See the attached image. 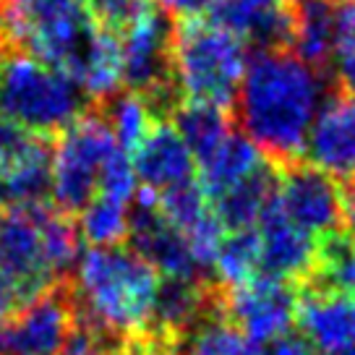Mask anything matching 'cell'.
I'll return each instance as SVG.
<instances>
[{"mask_svg": "<svg viewBox=\"0 0 355 355\" xmlns=\"http://www.w3.org/2000/svg\"><path fill=\"white\" fill-rule=\"evenodd\" d=\"M329 94L324 71L309 66L288 47L259 50L248 58L235 97L241 133L279 165L303 157L313 118Z\"/></svg>", "mask_w": 355, "mask_h": 355, "instance_id": "6da1fadb", "label": "cell"}, {"mask_svg": "<svg viewBox=\"0 0 355 355\" xmlns=\"http://www.w3.org/2000/svg\"><path fill=\"white\" fill-rule=\"evenodd\" d=\"M159 275L133 248H87L73 269L76 316L107 343L146 337Z\"/></svg>", "mask_w": 355, "mask_h": 355, "instance_id": "7a4b0ae2", "label": "cell"}, {"mask_svg": "<svg viewBox=\"0 0 355 355\" xmlns=\"http://www.w3.org/2000/svg\"><path fill=\"white\" fill-rule=\"evenodd\" d=\"M170 66L180 100L227 110L248 66V44L207 16L186 19L173 29Z\"/></svg>", "mask_w": 355, "mask_h": 355, "instance_id": "3957f363", "label": "cell"}, {"mask_svg": "<svg viewBox=\"0 0 355 355\" xmlns=\"http://www.w3.org/2000/svg\"><path fill=\"white\" fill-rule=\"evenodd\" d=\"M87 105L68 73L16 47L0 50V118L47 136L73 125L87 115Z\"/></svg>", "mask_w": 355, "mask_h": 355, "instance_id": "277c9868", "label": "cell"}, {"mask_svg": "<svg viewBox=\"0 0 355 355\" xmlns=\"http://www.w3.org/2000/svg\"><path fill=\"white\" fill-rule=\"evenodd\" d=\"M71 275V254L55 207L0 209V277L21 303L60 288Z\"/></svg>", "mask_w": 355, "mask_h": 355, "instance_id": "5b68a950", "label": "cell"}, {"mask_svg": "<svg viewBox=\"0 0 355 355\" xmlns=\"http://www.w3.org/2000/svg\"><path fill=\"white\" fill-rule=\"evenodd\" d=\"M123 55V84L144 94L159 118L173 110L180 97L173 87V29L155 0H136L128 19L115 29Z\"/></svg>", "mask_w": 355, "mask_h": 355, "instance_id": "8992f818", "label": "cell"}, {"mask_svg": "<svg viewBox=\"0 0 355 355\" xmlns=\"http://www.w3.org/2000/svg\"><path fill=\"white\" fill-rule=\"evenodd\" d=\"M115 146L118 144L100 112H87L58 133L50 162V196L55 209L78 214L97 196L102 167Z\"/></svg>", "mask_w": 355, "mask_h": 355, "instance_id": "52a82bcc", "label": "cell"}, {"mask_svg": "<svg viewBox=\"0 0 355 355\" xmlns=\"http://www.w3.org/2000/svg\"><path fill=\"white\" fill-rule=\"evenodd\" d=\"M279 211L313 241H327L340 233L343 225V191L340 183L316 167L293 162L277 170Z\"/></svg>", "mask_w": 355, "mask_h": 355, "instance_id": "ba28073f", "label": "cell"}, {"mask_svg": "<svg viewBox=\"0 0 355 355\" xmlns=\"http://www.w3.org/2000/svg\"><path fill=\"white\" fill-rule=\"evenodd\" d=\"M53 149L44 136L0 118V209L44 204Z\"/></svg>", "mask_w": 355, "mask_h": 355, "instance_id": "9c48e42d", "label": "cell"}, {"mask_svg": "<svg viewBox=\"0 0 355 355\" xmlns=\"http://www.w3.org/2000/svg\"><path fill=\"white\" fill-rule=\"evenodd\" d=\"M128 241L133 251L165 279H189V282H207L209 275L204 272L199 259L191 251L186 235L175 230L162 217L157 199L146 191H139L131 207V227Z\"/></svg>", "mask_w": 355, "mask_h": 355, "instance_id": "30bf717a", "label": "cell"}, {"mask_svg": "<svg viewBox=\"0 0 355 355\" xmlns=\"http://www.w3.org/2000/svg\"><path fill=\"white\" fill-rule=\"evenodd\" d=\"M220 309L248 343H269L293 332L298 295L288 282L261 275L241 288L220 290Z\"/></svg>", "mask_w": 355, "mask_h": 355, "instance_id": "8fae6325", "label": "cell"}, {"mask_svg": "<svg viewBox=\"0 0 355 355\" xmlns=\"http://www.w3.org/2000/svg\"><path fill=\"white\" fill-rule=\"evenodd\" d=\"M76 324V306L68 288H53L26 300L0 327L6 355H63Z\"/></svg>", "mask_w": 355, "mask_h": 355, "instance_id": "7c38bea8", "label": "cell"}, {"mask_svg": "<svg viewBox=\"0 0 355 355\" xmlns=\"http://www.w3.org/2000/svg\"><path fill=\"white\" fill-rule=\"evenodd\" d=\"M306 165L337 183H355V97L327 94L306 139Z\"/></svg>", "mask_w": 355, "mask_h": 355, "instance_id": "4fadbf2b", "label": "cell"}, {"mask_svg": "<svg viewBox=\"0 0 355 355\" xmlns=\"http://www.w3.org/2000/svg\"><path fill=\"white\" fill-rule=\"evenodd\" d=\"M259 238V259L261 275L279 282L313 279L319 269V241L303 233L279 211L277 201H272L254 227Z\"/></svg>", "mask_w": 355, "mask_h": 355, "instance_id": "5bb4252c", "label": "cell"}, {"mask_svg": "<svg viewBox=\"0 0 355 355\" xmlns=\"http://www.w3.org/2000/svg\"><path fill=\"white\" fill-rule=\"evenodd\" d=\"M295 322L313 355L355 350V298L329 288H311L298 298Z\"/></svg>", "mask_w": 355, "mask_h": 355, "instance_id": "9a60e30c", "label": "cell"}, {"mask_svg": "<svg viewBox=\"0 0 355 355\" xmlns=\"http://www.w3.org/2000/svg\"><path fill=\"white\" fill-rule=\"evenodd\" d=\"M131 162L139 189L152 196L191 183L196 175V157L167 118L152 125L144 141L131 152Z\"/></svg>", "mask_w": 355, "mask_h": 355, "instance_id": "2e32d148", "label": "cell"}, {"mask_svg": "<svg viewBox=\"0 0 355 355\" xmlns=\"http://www.w3.org/2000/svg\"><path fill=\"white\" fill-rule=\"evenodd\" d=\"M334 6L332 0H290V40L293 50L309 66L324 71L332 63L334 50Z\"/></svg>", "mask_w": 355, "mask_h": 355, "instance_id": "e0dca14e", "label": "cell"}, {"mask_svg": "<svg viewBox=\"0 0 355 355\" xmlns=\"http://www.w3.org/2000/svg\"><path fill=\"white\" fill-rule=\"evenodd\" d=\"M261 165H264V155L259 152V146L248 136L233 128L230 136L222 139L196 165L199 167V186L207 191L211 201L222 196L225 191L235 189L238 183H243L245 178L254 175Z\"/></svg>", "mask_w": 355, "mask_h": 355, "instance_id": "ac0fdd59", "label": "cell"}, {"mask_svg": "<svg viewBox=\"0 0 355 355\" xmlns=\"http://www.w3.org/2000/svg\"><path fill=\"white\" fill-rule=\"evenodd\" d=\"M277 193V170L264 162L251 178L238 183L235 189L225 191L222 196L211 199V209L217 214L225 233L230 230H254L266 207Z\"/></svg>", "mask_w": 355, "mask_h": 355, "instance_id": "d6986e66", "label": "cell"}, {"mask_svg": "<svg viewBox=\"0 0 355 355\" xmlns=\"http://www.w3.org/2000/svg\"><path fill=\"white\" fill-rule=\"evenodd\" d=\"M73 81L87 94V100L107 102L123 92V55L118 34L97 24V32L81 58Z\"/></svg>", "mask_w": 355, "mask_h": 355, "instance_id": "ffe728a7", "label": "cell"}, {"mask_svg": "<svg viewBox=\"0 0 355 355\" xmlns=\"http://www.w3.org/2000/svg\"><path fill=\"white\" fill-rule=\"evenodd\" d=\"M170 123L180 133V139L186 141L191 155L196 157V165L233 131V121H230L225 107L189 100H180L173 107V121Z\"/></svg>", "mask_w": 355, "mask_h": 355, "instance_id": "44dd1931", "label": "cell"}, {"mask_svg": "<svg viewBox=\"0 0 355 355\" xmlns=\"http://www.w3.org/2000/svg\"><path fill=\"white\" fill-rule=\"evenodd\" d=\"M100 115L107 123L115 144L121 146L123 152H128V155L144 141V136L152 131V125L157 121H162L144 94H136V92H128V89L105 102Z\"/></svg>", "mask_w": 355, "mask_h": 355, "instance_id": "7402d4cb", "label": "cell"}, {"mask_svg": "<svg viewBox=\"0 0 355 355\" xmlns=\"http://www.w3.org/2000/svg\"><path fill=\"white\" fill-rule=\"evenodd\" d=\"M211 275L225 290L241 288L251 279L261 277L259 238L256 230H230L220 241V248L211 261Z\"/></svg>", "mask_w": 355, "mask_h": 355, "instance_id": "603a6c76", "label": "cell"}, {"mask_svg": "<svg viewBox=\"0 0 355 355\" xmlns=\"http://www.w3.org/2000/svg\"><path fill=\"white\" fill-rule=\"evenodd\" d=\"M131 207L133 204L97 193L78 211V238H84L89 248L123 245L131 227Z\"/></svg>", "mask_w": 355, "mask_h": 355, "instance_id": "cb8c5ba5", "label": "cell"}, {"mask_svg": "<svg viewBox=\"0 0 355 355\" xmlns=\"http://www.w3.org/2000/svg\"><path fill=\"white\" fill-rule=\"evenodd\" d=\"M245 343L248 340L230 324L217 303V309L209 311L178 343V355H243Z\"/></svg>", "mask_w": 355, "mask_h": 355, "instance_id": "d4e9b609", "label": "cell"}, {"mask_svg": "<svg viewBox=\"0 0 355 355\" xmlns=\"http://www.w3.org/2000/svg\"><path fill=\"white\" fill-rule=\"evenodd\" d=\"M319 285L355 298V241L337 233L319 243Z\"/></svg>", "mask_w": 355, "mask_h": 355, "instance_id": "484cf974", "label": "cell"}, {"mask_svg": "<svg viewBox=\"0 0 355 355\" xmlns=\"http://www.w3.org/2000/svg\"><path fill=\"white\" fill-rule=\"evenodd\" d=\"M332 76L345 94L355 97V0H343L334 8Z\"/></svg>", "mask_w": 355, "mask_h": 355, "instance_id": "4316f807", "label": "cell"}, {"mask_svg": "<svg viewBox=\"0 0 355 355\" xmlns=\"http://www.w3.org/2000/svg\"><path fill=\"white\" fill-rule=\"evenodd\" d=\"M159 6V11L173 16L178 21H186V19H201L211 11L214 0H155Z\"/></svg>", "mask_w": 355, "mask_h": 355, "instance_id": "83f0119b", "label": "cell"}, {"mask_svg": "<svg viewBox=\"0 0 355 355\" xmlns=\"http://www.w3.org/2000/svg\"><path fill=\"white\" fill-rule=\"evenodd\" d=\"M123 355H178V345L155 340V337H139L128 343Z\"/></svg>", "mask_w": 355, "mask_h": 355, "instance_id": "f1b7e54d", "label": "cell"}, {"mask_svg": "<svg viewBox=\"0 0 355 355\" xmlns=\"http://www.w3.org/2000/svg\"><path fill=\"white\" fill-rule=\"evenodd\" d=\"M19 306H21V300L16 295V290L0 277V327H6L11 322V316L19 311Z\"/></svg>", "mask_w": 355, "mask_h": 355, "instance_id": "f546056e", "label": "cell"}, {"mask_svg": "<svg viewBox=\"0 0 355 355\" xmlns=\"http://www.w3.org/2000/svg\"><path fill=\"white\" fill-rule=\"evenodd\" d=\"M343 225L347 227V238L355 241V183L343 193Z\"/></svg>", "mask_w": 355, "mask_h": 355, "instance_id": "4dcf8cb0", "label": "cell"}, {"mask_svg": "<svg viewBox=\"0 0 355 355\" xmlns=\"http://www.w3.org/2000/svg\"><path fill=\"white\" fill-rule=\"evenodd\" d=\"M89 355H123V353H118V347L107 345V347H100V350H94V353H89Z\"/></svg>", "mask_w": 355, "mask_h": 355, "instance_id": "1f68e13d", "label": "cell"}, {"mask_svg": "<svg viewBox=\"0 0 355 355\" xmlns=\"http://www.w3.org/2000/svg\"><path fill=\"white\" fill-rule=\"evenodd\" d=\"M0 50H6V40H3V13H0Z\"/></svg>", "mask_w": 355, "mask_h": 355, "instance_id": "d6a6232c", "label": "cell"}, {"mask_svg": "<svg viewBox=\"0 0 355 355\" xmlns=\"http://www.w3.org/2000/svg\"><path fill=\"white\" fill-rule=\"evenodd\" d=\"M0 355H6V353H3V340H0Z\"/></svg>", "mask_w": 355, "mask_h": 355, "instance_id": "836d02e7", "label": "cell"}, {"mask_svg": "<svg viewBox=\"0 0 355 355\" xmlns=\"http://www.w3.org/2000/svg\"><path fill=\"white\" fill-rule=\"evenodd\" d=\"M332 3H334V6H337V3H343V0H332Z\"/></svg>", "mask_w": 355, "mask_h": 355, "instance_id": "e575fe53", "label": "cell"}]
</instances>
